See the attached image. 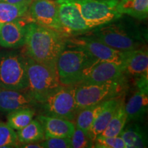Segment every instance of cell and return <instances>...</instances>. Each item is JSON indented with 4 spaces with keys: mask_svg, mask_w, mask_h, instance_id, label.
<instances>
[{
    "mask_svg": "<svg viewBox=\"0 0 148 148\" xmlns=\"http://www.w3.org/2000/svg\"><path fill=\"white\" fill-rule=\"evenodd\" d=\"M67 35L31 22L25 25L26 56L56 69L59 56L66 45Z\"/></svg>",
    "mask_w": 148,
    "mask_h": 148,
    "instance_id": "6da1fadb",
    "label": "cell"
},
{
    "mask_svg": "<svg viewBox=\"0 0 148 148\" xmlns=\"http://www.w3.org/2000/svg\"><path fill=\"white\" fill-rule=\"evenodd\" d=\"M121 51H130L147 45V33L130 18L123 16L84 33Z\"/></svg>",
    "mask_w": 148,
    "mask_h": 148,
    "instance_id": "7a4b0ae2",
    "label": "cell"
},
{
    "mask_svg": "<svg viewBox=\"0 0 148 148\" xmlns=\"http://www.w3.org/2000/svg\"><path fill=\"white\" fill-rule=\"evenodd\" d=\"M97 59L81 48L66 45L56 62L58 79L62 85H76Z\"/></svg>",
    "mask_w": 148,
    "mask_h": 148,
    "instance_id": "3957f363",
    "label": "cell"
},
{
    "mask_svg": "<svg viewBox=\"0 0 148 148\" xmlns=\"http://www.w3.org/2000/svg\"><path fill=\"white\" fill-rule=\"evenodd\" d=\"M28 86L26 90L37 103H42L49 95L62 86L57 70L36 62L26 56Z\"/></svg>",
    "mask_w": 148,
    "mask_h": 148,
    "instance_id": "277c9868",
    "label": "cell"
},
{
    "mask_svg": "<svg viewBox=\"0 0 148 148\" xmlns=\"http://www.w3.org/2000/svg\"><path fill=\"white\" fill-rule=\"evenodd\" d=\"M125 77L117 80L75 85V106L77 112L86 107L97 104L110 98L124 94Z\"/></svg>",
    "mask_w": 148,
    "mask_h": 148,
    "instance_id": "5b68a950",
    "label": "cell"
},
{
    "mask_svg": "<svg viewBox=\"0 0 148 148\" xmlns=\"http://www.w3.org/2000/svg\"><path fill=\"white\" fill-rule=\"evenodd\" d=\"M27 86L26 57L16 51L0 53V88L24 90Z\"/></svg>",
    "mask_w": 148,
    "mask_h": 148,
    "instance_id": "8992f818",
    "label": "cell"
},
{
    "mask_svg": "<svg viewBox=\"0 0 148 148\" xmlns=\"http://www.w3.org/2000/svg\"><path fill=\"white\" fill-rule=\"evenodd\" d=\"M75 85H62L40 103L43 114L57 116L70 121L75 120Z\"/></svg>",
    "mask_w": 148,
    "mask_h": 148,
    "instance_id": "52a82bcc",
    "label": "cell"
},
{
    "mask_svg": "<svg viewBox=\"0 0 148 148\" xmlns=\"http://www.w3.org/2000/svg\"><path fill=\"white\" fill-rule=\"evenodd\" d=\"M90 29L123 16L117 10L119 0H75Z\"/></svg>",
    "mask_w": 148,
    "mask_h": 148,
    "instance_id": "ba28073f",
    "label": "cell"
},
{
    "mask_svg": "<svg viewBox=\"0 0 148 148\" xmlns=\"http://www.w3.org/2000/svg\"><path fill=\"white\" fill-rule=\"evenodd\" d=\"M66 45L81 48L97 60L119 64H123L127 53L113 49L86 34L68 36Z\"/></svg>",
    "mask_w": 148,
    "mask_h": 148,
    "instance_id": "9c48e42d",
    "label": "cell"
},
{
    "mask_svg": "<svg viewBox=\"0 0 148 148\" xmlns=\"http://www.w3.org/2000/svg\"><path fill=\"white\" fill-rule=\"evenodd\" d=\"M28 14L32 22L66 34L59 19L56 0H34L29 5Z\"/></svg>",
    "mask_w": 148,
    "mask_h": 148,
    "instance_id": "30bf717a",
    "label": "cell"
},
{
    "mask_svg": "<svg viewBox=\"0 0 148 148\" xmlns=\"http://www.w3.org/2000/svg\"><path fill=\"white\" fill-rule=\"evenodd\" d=\"M58 16L64 32L68 36L84 34L90 30L83 18L75 0H56Z\"/></svg>",
    "mask_w": 148,
    "mask_h": 148,
    "instance_id": "8fae6325",
    "label": "cell"
},
{
    "mask_svg": "<svg viewBox=\"0 0 148 148\" xmlns=\"http://www.w3.org/2000/svg\"><path fill=\"white\" fill-rule=\"evenodd\" d=\"M123 77H124L123 64L96 60L85 72L77 84L102 83L117 80Z\"/></svg>",
    "mask_w": 148,
    "mask_h": 148,
    "instance_id": "7c38bea8",
    "label": "cell"
},
{
    "mask_svg": "<svg viewBox=\"0 0 148 148\" xmlns=\"http://www.w3.org/2000/svg\"><path fill=\"white\" fill-rule=\"evenodd\" d=\"M31 23L27 12L13 21L2 23L0 31V45L5 48L21 47L25 44V25Z\"/></svg>",
    "mask_w": 148,
    "mask_h": 148,
    "instance_id": "4fadbf2b",
    "label": "cell"
},
{
    "mask_svg": "<svg viewBox=\"0 0 148 148\" xmlns=\"http://www.w3.org/2000/svg\"><path fill=\"white\" fill-rule=\"evenodd\" d=\"M124 77L134 81L140 77H148V51L147 45L127 51L123 62Z\"/></svg>",
    "mask_w": 148,
    "mask_h": 148,
    "instance_id": "5bb4252c",
    "label": "cell"
},
{
    "mask_svg": "<svg viewBox=\"0 0 148 148\" xmlns=\"http://www.w3.org/2000/svg\"><path fill=\"white\" fill-rule=\"evenodd\" d=\"M36 119L43 128L45 139L48 138H71L75 127L73 121L57 116L40 114Z\"/></svg>",
    "mask_w": 148,
    "mask_h": 148,
    "instance_id": "9a60e30c",
    "label": "cell"
},
{
    "mask_svg": "<svg viewBox=\"0 0 148 148\" xmlns=\"http://www.w3.org/2000/svg\"><path fill=\"white\" fill-rule=\"evenodd\" d=\"M36 101L27 92L0 88V112H9L23 108H31Z\"/></svg>",
    "mask_w": 148,
    "mask_h": 148,
    "instance_id": "2e32d148",
    "label": "cell"
},
{
    "mask_svg": "<svg viewBox=\"0 0 148 148\" xmlns=\"http://www.w3.org/2000/svg\"><path fill=\"white\" fill-rule=\"evenodd\" d=\"M124 101V94L112 97L106 101L104 107L95 118L92 126L88 132V136L90 140L93 142V144L96 137L104 130L119 106Z\"/></svg>",
    "mask_w": 148,
    "mask_h": 148,
    "instance_id": "e0dca14e",
    "label": "cell"
},
{
    "mask_svg": "<svg viewBox=\"0 0 148 148\" xmlns=\"http://www.w3.org/2000/svg\"><path fill=\"white\" fill-rule=\"evenodd\" d=\"M148 90L136 88L134 93L125 103L127 122L140 121L147 112Z\"/></svg>",
    "mask_w": 148,
    "mask_h": 148,
    "instance_id": "ac0fdd59",
    "label": "cell"
},
{
    "mask_svg": "<svg viewBox=\"0 0 148 148\" xmlns=\"http://www.w3.org/2000/svg\"><path fill=\"white\" fill-rule=\"evenodd\" d=\"M138 121H129L119 136L125 142L126 148L147 147V134L145 127Z\"/></svg>",
    "mask_w": 148,
    "mask_h": 148,
    "instance_id": "d6986e66",
    "label": "cell"
},
{
    "mask_svg": "<svg viewBox=\"0 0 148 148\" xmlns=\"http://www.w3.org/2000/svg\"><path fill=\"white\" fill-rule=\"evenodd\" d=\"M117 10L138 20H144L148 16V0H119Z\"/></svg>",
    "mask_w": 148,
    "mask_h": 148,
    "instance_id": "ffe728a7",
    "label": "cell"
},
{
    "mask_svg": "<svg viewBox=\"0 0 148 148\" xmlns=\"http://www.w3.org/2000/svg\"><path fill=\"white\" fill-rule=\"evenodd\" d=\"M106 101L79 110L75 118V126L88 132L95 118L104 107Z\"/></svg>",
    "mask_w": 148,
    "mask_h": 148,
    "instance_id": "44dd1931",
    "label": "cell"
},
{
    "mask_svg": "<svg viewBox=\"0 0 148 148\" xmlns=\"http://www.w3.org/2000/svg\"><path fill=\"white\" fill-rule=\"evenodd\" d=\"M18 141L21 144L38 143L45 140L42 126L37 119H32L29 124L16 132Z\"/></svg>",
    "mask_w": 148,
    "mask_h": 148,
    "instance_id": "7402d4cb",
    "label": "cell"
},
{
    "mask_svg": "<svg viewBox=\"0 0 148 148\" xmlns=\"http://www.w3.org/2000/svg\"><path fill=\"white\" fill-rule=\"evenodd\" d=\"M29 7L26 4H14L0 1V23H8L22 17L27 13Z\"/></svg>",
    "mask_w": 148,
    "mask_h": 148,
    "instance_id": "603a6c76",
    "label": "cell"
},
{
    "mask_svg": "<svg viewBox=\"0 0 148 148\" xmlns=\"http://www.w3.org/2000/svg\"><path fill=\"white\" fill-rule=\"evenodd\" d=\"M127 123V115L125 111V101L121 103L115 114L109 121L104 130L99 135L103 136H119Z\"/></svg>",
    "mask_w": 148,
    "mask_h": 148,
    "instance_id": "cb8c5ba5",
    "label": "cell"
},
{
    "mask_svg": "<svg viewBox=\"0 0 148 148\" xmlns=\"http://www.w3.org/2000/svg\"><path fill=\"white\" fill-rule=\"evenodd\" d=\"M35 111L31 108H23L9 112L8 124L15 130H20L33 119Z\"/></svg>",
    "mask_w": 148,
    "mask_h": 148,
    "instance_id": "d4e9b609",
    "label": "cell"
},
{
    "mask_svg": "<svg viewBox=\"0 0 148 148\" xmlns=\"http://www.w3.org/2000/svg\"><path fill=\"white\" fill-rule=\"evenodd\" d=\"M18 142L16 132L8 124L0 122V148L16 147Z\"/></svg>",
    "mask_w": 148,
    "mask_h": 148,
    "instance_id": "484cf974",
    "label": "cell"
},
{
    "mask_svg": "<svg viewBox=\"0 0 148 148\" xmlns=\"http://www.w3.org/2000/svg\"><path fill=\"white\" fill-rule=\"evenodd\" d=\"M70 139L72 148L94 147L93 142L90 140L88 132L76 126Z\"/></svg>",
    "mask_w": 148,
    "mask_h": 148,
    "instance_id": "4316f807",
    "label": "cell"
},
{
    "mask_svg": "<svg viewBox=\"0 0 148 148\" xmlns=\"http://www.w3.org/2000/svg\"><path fill=\"white\" fill-rule=\"evenodd\" d=\"M94 147L97 148H126L125 142L120 136H97L94 140Z\"/></svg>",
    "mask_w": 148,
    "mask_h": 148,
    "instance_id": "83f0119b",
    "label": "cell"
},
{
    "mask_svg": "<svg viewBox=\"0 0 148 148\" xmlns=\"http://www.w3.org/2000/svg\"><path fill=\"white\" fill-rule=\"evenodd\" d=\"M40 143L42 147L72 148L70 138H48Z\"/></svg>",
    "mask_w": 148,
    "mask_h": 148,
    "instance_id": "f1b7e54d",
    "label": "cell"
},
{
    "mask_svg": "<svg viewBox=\"0 0 148 148\" xmlns=\"http://www.w3.org/2000/svg\"><path fill=\"white\" fill-rule=\"evenodd\" d=\"M1 1L14 3V4H26L29 5L34 0H1Z\"/></svg>",
    "mask_w": 148,
    "mask_h": 148,
    "instance_id": "f546056e",
    "label": "cell"
},
{
    "mask_svg": "<svg viewBox=\"0 0 148 148\" xmlns=\"http://www.w3.org/2000/svg\"><path fill=\"white\" fill-rule=\"evenodd\" d=\"M21 147L25 148H42L40 142H38V143H24L22 144V146H21Z\"/></svg>",
    "mask_w": 148,
    "mask_h": 148,
    "instance_id": "4dcf8cb0",
    "label": "cell"
},
{
    "mask_svg": "<svg viewBox=\"0 0 148 148\" xmlns=\"http://www.w3.org/2000/svg\"><path fill=\"white\" fill-rule=\"evenodd\" d=\"M1 25H2V23H0V31H1Z\"/></svg>",
    "mask_w": 148,
    "mask_h": 148,
    "instance_id": "1f68e13d",
    "label": "cell"
},
{
    "mask_svg": "<svg viewBox=\"0 0 148 148\" xmlns=\"http://www.w3.org/2000/svg\"><path fill=\"white\" fill-rule=\"evenodd\" d=\"M0 1H1V0H0Z\"/></svg>",
    "mask_w": 148,
    "mask_h": 148,
    "instance_id": "d6a6232c",
    "label": "cell"
}]
</instances>
